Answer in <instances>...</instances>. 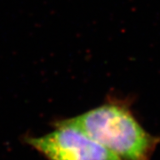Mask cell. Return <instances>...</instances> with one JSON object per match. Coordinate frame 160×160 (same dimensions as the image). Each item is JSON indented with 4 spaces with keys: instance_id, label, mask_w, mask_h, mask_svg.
<instances>
[{
    "instance_id": "1",
    "label": "cell",
    "mask_w": 160,
    "mask_h": 160,
    "mask_svg": "<svg viewBox=\"0 0 160 160\" xmlns=\"http://www.w3.org/2000/svg\"><path fill=\"white\" fill-rule=\"evenodd\" d=\"M65 122L77 126L120 160H150L160 138L139 124L125 105L108 103Z\"/></svg>"
},
{
    "instance_id": "2",
    "label": "cell",
    "mask_w": 160,
    "mask_h": 160,
    "mask_svg": "<svg viewBox=\"0 0 160 160\" xmlns=\"http://www.w3.org/2000/svg\"><path fill=\"white\" fill-rule=\"evenodd\" d=\"M49 160H120L77 126L62 121L56 130L29 140Z\"/></svg>"
}]
</instances>
